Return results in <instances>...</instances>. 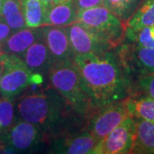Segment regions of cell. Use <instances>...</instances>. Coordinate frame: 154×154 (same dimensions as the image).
Returning <instances> with one entry per match:
<instances>
[{
	"mask_svg": "<svg viewBox=\"0 0 154 154\" xmlns=\"http://www.w3.org/2000/svg\"><path fill=\"white\" fill-rule=\"evenodd\" d=\"M42 36V28H24L15 31L3 43L5 52L22 58L27 50Z\"/></svg>",
	"mask_w": 154,
	"mask_h": 154,
	"instance_id": "13",
	"label": "cell"
},
{
	"mask_svg": "<svg viewBox=\"0 0 154 154\" xmlns=\"http://www.w3.org/2000/svg\"><path fill=\"white\" fill-rule=\"evenodd\" d=\"M131 115L140 117L144 120L154 122V99L146 97L136 101L127 102Z\"/></svg>",
	"mask_w": 154,
	"mask_h": 154,
	"instance_id": "21",
	"label": "cell"
},
{
	"mask_svg": "<svg viewBox=\"0 0 154 154\" xmlns=\"http://www.w3.org/2000/svg\"><path fill=\"white\" fill-rule=\"evenodd\" d=\"M28 69L33 74H41L49 72L53 65L51 56L50 54L47 45L42 36L38 38L25 52L22 57Z\"/></svg>",
	"mask_w": 154,
	"mask_h": 154,
	"instance_id": "12",
	"label": "cell"
},
{
	"mask_svg": "<svg viewBox=\"0 0 154 154\" xmlns=\"http://www.w3.org/2000/svg\"><path fill=\"white\" fill-rule=\"evenodd\" d=\"M122 63L128 70L146 76L154 73V49L140 45H123L119 52Z\"/></svg>",
	"mask_w": 154,
	"mask_h": 154,
	"instance_id": "9",
	"label": "cell"
},
{
	"mask_svg": "<svg viewBox=\"0 0 154 154\" xmlns=\"http://www.w3.org/2000/svg\"><path fill=\"white\" fill-rule=\"evenodd\" d=\"M98 140L89 132L82 133L76 137L68 138L66 140L57 141L51 149L52 152L66 154L92 153Z\"/></svg>",
	"mask_w": 154,
	"mask_h": 154,
	"instance_id": "14",
	"label": "cell"
},
{
	"mask_svg": "<svg viewBox=\"0 0 154 154\" xmlns=\"http://www.w3.org/2000/svg\"><path fill=\"white\" fill-rule=\"evenodd\" d=\"M14 120L13 98L2 96L0 98V131L9 129Z\"/></svg>",
	"mask_w": 154,
	"mask_h": 154,
	"instance_id": "22",
	"label": "cell"
},
{
	"mask_svg": "<svg viewBox=\"0 0 154 154\" xmlns=\"http://www.w3.org/2000/svg\"><path fill=\"white\" fill-rule=\"evenodd\" d=\"M136 124V137L132 152L154 153V122L143 119Z\"/></svg>",
	"mask_w": 154,
	"mask_h": 154,
	"instance_id": "16",
	"label": "cell"
},
{
	"mask_svg": "<svg viewBox=\"0 0 154 154\" xmlns=\"http://www.w3.org/2000/svg\"><path fill=\"white\" fill-rule=\"evenodd\" d=\"M74 62L83 90L94 107H105L126 98L128 82L112 51L76 55Z\"/></svg>",
	"mask_w": 154,
	"mask_h": 154,
	"instance_id": "1",
	"label": "cell"
},
{
	"mask_svg": "<svg viewBox=\"0 0 154 154\" xmlns=\"http://www.w3.org/2000/svg\"><path fill=\"white\" fill-rule=\"evenodd\" d=\"M8 130L6 142L17 151H31L42 140V131L28 122L21 120Z\"/></svg>",
	"mask_w": 154,
	"mask_h": 154,
	"instance_id": "10",
	"label": "cell"
},
{
	"mask_svg": "<svg viewBox=\"0 0 154 154\" xmlns=\"http://www.w3.org/2000/svg\"><path fill=\"white\" fill-rule=\"evenodd\" d=\"M65 28L75 56L89 53L99 54L113 48V45L108 40L93 32L81 22H74Z\"/></svg>",
	"mask_w": 154,
	"mask_h": 154,
	"instance_id": "7",
	"label": "cell"
},
{
	"mask_svg": "<svg viewBox=\"0 0 154 154\" xmlns=\"http://www.w3.org/2000/svg\"><path fill=\"white\" fill-rule=\"evenodd\" d=\"M136 122L131 116L94 146V154H123L132 152L136 137Z\"/></svg>",
	"mask_w": 154,
	"mask_h": 154,
	"instance_id": "6",
	"label": "cell"
},
{
	"mask_svg": "<svg viewBox=\"0 0 154 154\" xmlns=\"http://www.w3.org/2000/svg\"><path fill=\"white\" fill-rule=\"evenodd\" d=\"M42 33L53 64L63 61L74 59L75 53L69 40L65 27L45 25L41 27Z\"/></svg>",
	"mask_w": 154,
	"mask_h": 154,
	"instance_id": "11",
	"label": "cell"
},
{
	"mask_svg": "<svg viewBox=\"0 0 154 154\" xmlns=\"http://www.w3.org/2000/svg\"><path fill=\"white\" fill-rule=\"evenodd\" d=\"M13 33L11 27L8 25L5 18L0 17V43H5L7 38Z\"/></svg>",
	"mask_w": 154,
	"mask_h": 154,
	"instance_id": "26",
	"label": "cell"
},
{
	"mask_svg": "<svg viewBox=\"0 0 154 154\" xmlns=\"http://www.w3.org/2000/svg\"><path fill=\"white\" fill-rule=\"evenodd\" d=\"M140 84L148 97L154 99V73L142 77L140 81Z\"/></svg>",
	"mask_w": 154,
	"mask_h": 154,
	"instance_id": "24",
	"label": "cell"
},
{
	"mask_svg": "<svg viewBox=\"0 0 154 154\" xmlns=\"http://www.w3.org/2000/svg\"><path fill=\"white\" fill-rule=\"evenodd\" d=\"M3 70H4L3 63L0 60V82H1V79H2V75H3Z\"/></svg>",
	"mask_w": 154,
	"mask_h": 154,
	"instance_id": "28",
	"label": "cell"
},
{
	"mask_svg": "<svg viewBox=\"0 0 154 154\" xmlns=\"http://www.w3.org/2000/svg\"><path fill=\"white\" fill-rule=\"evenodd\" d=\"M151 33H152V37L154 38V26L151 27Z\"/></svg>",
	"mask_w": 154,
	"mask_h": 154,
	"instance_id": "31",
	"label": "cell"
},
{
	"mask_svg": "<svg viewBox=\"0 0 154 154\" xmlns=\"http://www.w3.org/2000/svg\"><path fill=\"white\" fill-rule=\"evenodd\" d=\"M76 19L77 10L74 0H69L47 9L45 26L67 27L76 22Z\"/></svg>",
	"mask_w": 154,
	"mask_h": 154,
	"instance_id": "15",
	"label": "cell"
},
{
	"mask_svg": "<svg viewBox=\"0 0 154 154\" xmlns=\"http://www.w3.org/2000/svg\"><path fill=\"white\" fill-rule=\"evenodd\" d=\"M2 9H3V0H0V17H2Z\"/></svg>",
	"mask_w": 154,
	"mask_h": 154,
	"instance_id": "30",
	"label": "cell"
},
{
	"mask_svg": "<svg viewBox=\"0 0 154 154\" xmlns=\"http://www.w3.org/2000/svg\"><path fill=\"white\" fill-rule=\"evenodd\" d=\"M127 26V29L130 31L154 26V0H146L129 18Z\"/></svg>",
	"mask_w": 154,
	"mask_h": 154,
	"instance_id": "18",
	"label": "cell"
},
{
	"mask_svg": "<svg viewBox=\"0 0 154 154\" xmlns=\"http://www.w3.org/2000/svg\"><path fill=\"white\" fill-rule=\"evenodd\" d=\"M131 116L128 104L121 101L105 106L89 124V132L99 142L106 137L128 116Z\"/></svg>",
	"mask_w": 154,
	"mask_h": 154,
	"instance_id": "8",
	"label": "cell"
},
{
	"mask_svg": "<svg viewBox=\"0 0 154 154\" xmlns=\"http://www.w3.org/2000/svg\"><path fill=\"white\" fill-rule=\"evenodd\" d=\"M48 74L52 88L77 113L88 114L94 107L83 90L74 59L56 63L51 67Z\"/></svg>",
	"mask_w": 154,
	"mask_h": 154,
	"instance_id": "3",
	"label": "cell"
},
{
	"mask_svg": "<svg viewBox=\"0 0 154 154\" xmlns=\"http://www.w3.org/2000/svg\"><path fill=\"white\" fill-rule=\"evenodd\" d=\"M64 101L54 90H48L23 96L19 99L17 108L22 120L45 131L51 129L61 120Z\"/></svg>",
	"mask_w": 154,
	"mask_h": 154,
	"instance_id": "2",
	"label": "cell"
},
{
	"mask_svg": "<svg viewBox=\"0 0 154 154\" xmlns=\"http://www.w3.org/2000/svg\"><path fill=\"white\" fill-rule=\"evenodd\" d=\"M25 23L28 28L45 26L47 7L42 0H20Z\"/></svg>",
	"mask_w": 154,
	"mask_h": 154,
	"instance_id": "17",
	"label": "cell"
},
{
	"mask_svg": "<svg viewBox=\"0 0 154 154\" xmlns=\"http://www.w3.org/2000/svg\"><path fill=\"white\" fill-rule=\"evenodd\" d=\"M2 17L13 32L27 28L20 0H3Z\"/></svg>",
	"mask_w": 154,
	"mask_h": 154,
	"instance_id": "19",
	"label": "cell"
},
{
	"mask_svg": "<svg viewBox=\"0 0 154 154\" xmlns=\"http://www.w3.org/2000/svg\"><path fill=\"white\" fill-rule=\"evenodd\" d=\"M4 70L0 82V94L2 96L14 98L22 93L29 85L37 82L33 74L28 69L20 57L4 53L0 57Z\"/></svg>",
	"mask_w": 154,
	"mask_h": 154,
	"instance_id": "5",
	"label": "cell"
},
{
	"mask_svg": "<svg viewBox=\"0 0 154 154\" xmlns=\"http://www.w3.org/2000/svg\"><path fill=\"white\" fill-rule=\"evenodd\" d=\"M126 34L128 38L135 42L138 45L154 49V38L152 35L150 27H146L138 31H130L126 29Z\"/></svg>",
	"mask_w": 154,
	"mask_h": 154,
	"instance_id": "23",
	"label": "cell"
},
{
	"mask_svg": "<svg viewBox=\"0 0 154 154\" xmlns=\"http://www.w3.org/2000/svg\"><path fill=\"white\" fill-rule=\"evenodd\" d=\"M5 53V50H4V46H3V43H0V57Z\"/></svg>",
	"mask_w": 154,
	"mask_h": 154,
	"instance_id": "29",
	"label": "cell"
},
{
	"mask_svg": "<svg viewBox=\"0 0 154 154\" xmlns=\"http://www.w3.org/2000/svg\"><path fill=\"white\" fill-rule=\"evenodd\" d=\"M140 0H104V5L108 8L122 22H126L137 10Z\"/></svg>",
	"mask_w": 154,
	"mask_h": 154,
	"instance_id": "20",
	"label": "cell"
},
{
	"mask_svg": "<svg viewBox=\"0 0 154 154\" xmlns=\"http://www.w3.org/2000/svg\"><path fill=\"white\" fill-rule=\"evenodd\" d=\"M77 11L104 5V0H74Z\"/></svg>",
	"mask_w": 154,
	"mask_h": 154,
	"instance_id": "25",
	"label": "cell"
},
{
	"mask_svg": "<svg viewBox=\"0 0 154 154\" xmlns=\"http://www.w3.org/2000/svg\"><path fill=\"white\" fill-rule=\"evenodd\" d=\"M66 1H69V0H42V2L47 7V9L51 6L55 5L60 4V3H63V2H66Z\"/></svg>",
	"mask_w": 154,
	"mask_h": 154,
	"instance_id": "27",
	"label": "cell"
},
{
	"mask_svg": "<svg viewBox=\"0 0 154 154\" xmlns=\"http://www.w3.org/2000/svg\"><path fill=\"white\" fill-rule=\"evenodd\" d=\"M76 22L108 40L113 47L120 43L125 31L123 22L105 5L78 11Z\"/></svg>",
	"mask_w": 154,
	"mask_h": 154,
	"instance_id": "4",
	"label": "cell"
}]
</instances>
